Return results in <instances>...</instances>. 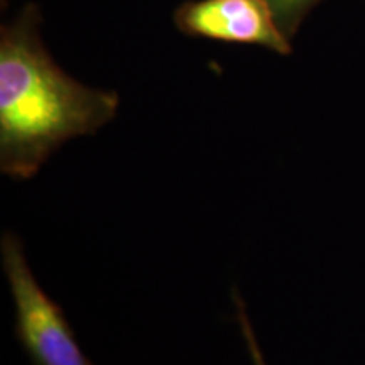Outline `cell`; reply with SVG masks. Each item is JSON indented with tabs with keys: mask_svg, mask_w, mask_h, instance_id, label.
Returning a JSON list of instances; mask_svg holds the SVG:
<instances>
[{
	"mask_svg": "<svg viewBox=\"0 0 365 365\" xmlns=\"http://www.w3.org/2000/svg\"><path fill=\"white\" fill-rule=\"evenodd\" d=\"M0 252L16 307V336L33 365H95L80 346L63 308L34 277L19 237L6 232Z\"/></svg>",
	"mask_w": 365,
	"mask_h": 365,
	"instance_id": "2",
	"label": "cell"
},
{
	"mask_svg": "<svg viewBox=\"0 0 365 365\" xmlns=\"http://www.w3.org/2000/svg\"><path fill=\"white\" fill-rule=\"evenodd\" d=\"M117 91L71 78L39 34V12L27 6L0 34V171L31 180L68 140L93 135L117 115Z\"/></svg>",
	"mask_w": 365,
	"mask_h": 365,
	"instance_id": "1",
	"label": "cell"
},
{
	"mask_svg": "<svg viewBox=\"0 0 365 365\" xmlns=\"http://www.w3.org/2000/svg\"><path fill=\"white\" fill-rule=\"evenodd\" d=\"M322 0H267L279 27L287 38L293 39L308 12Z\"/></svg>",
	"mask_w": 365,
	"mask_h": 365,
	"instance_id": "4",
	"label": "cell"
},
{
	"mask_svg": "<svg viewBox=\"0 0 365 365\" xmlns=\"http://www.w3.org/2000/svg\"><path fill=\"white\" fill-rule=\"evenodd\" d=\"M175 21L191 36L261 46L284 56L293 51L267 0H193L178 9Z\"/></svg>",
	"mask_w": 365,
	"mask_h": 365,
	"instance_id": "3",
	"label": "cell"
},
{
	"mask_svg": "<svg viewBox=\"0 0 365 365\" xmlns=\"http://www.w3.org/2000/svg\"><path fill=\"white\" fill-rule=\"evenodd\" d=\"M232 296H234L235 309H237L235 319L240 327L242 336H244L245 346H247V352H249L250 360H252V365H267L266 359H264L262 350H261V345H259V341H257V336H255L252 323H250V318L247 317V308H245L244 299H242V296L239 294V291L237 289H234Z\"/></svg>",
	"mask_w": 365,
	"mask_h": 365,
	"instance_id": "5",
	"label": "cell"
}]
</instances>
